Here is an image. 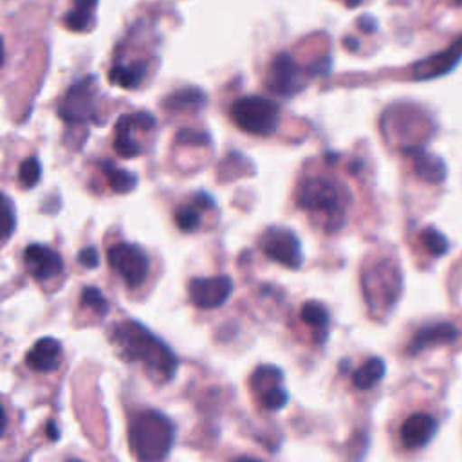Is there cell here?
Here are the masks:
<instances>
[{
  "mask_svg": "<svg viewBox=\"0 0 462 462\" xmlns=\"http://www.w3.org/2000/svg\"><path fill=\"white\" fill-rule=\"evenodd\" d=\"M65 462H83V460H78V458H69V460H65Z\"/></svg>",
  "mask_w": 462,
  "mask_h": 462,
  "instance_id": "38",
  "label": "cell"
},
{
  "mask_svg": "<svg viewBox=\"0 0 462 462\" xmlns=\"http://www.w3.org/2000/svg\"><path fill=\"white\" fill-rule=\"evenodd\" d=\"M345 47H348L350 51H356V49H357V40H356V38H352V36L345 38Z\"/></svg>",
  "mask_w": 462,
  "mask_h": 462,
  "instance_id": "34",
  "label": "cell"
},
{
  "mask_svg": "<svg viewBox=\"0 0 462 462\" xmlns=\"http://www.w3.org/2000/svg\"><path fill=\"white\" fill-rule=\"evenodd\" d=\"M300 316H301V321L307 323L309 327H312V328H321V330L327 332L330 316H328V310H327V307H325L323 303L314 301V300L305 301L303 307H301Z\"/></svg>",
  "mask_w": 462,
  "mask_h": 462,
  "instance_id": "25",
  "label": "cell"
},
{
  "mask_svg": "<svg viewBox=\"0 0 462 462\" xmlns=\"http://www.w3.org/2000/svg\"><path fill=\"white\" fill-rule=\"evenodd\" d=\"M47 426H49V428H47V435H49L51 439H56L60 433L54 430V422H52V420H49V424H47Z\"/></svg>",
  "mask_w": 462,
  "mask_h": 462,
  "instance_id": "35",
  "label": "cell"
},
{
  "mask_svg": "<svg viewBox=\"0 0 462 462\" xmlns=\"http://www.w3.org/2000/svg\"><path fill=\"white\" fill-rule=\"evenodd\" d=\"M78 262H79L83 267H88V269L97 267L99 256H97L96 247H85V249H81L79 254H78Z\"/></svg>",
  "mask_w": 462,
  "mask_h": 462,
  "instance_id": "31",
  "label": "cell"
},
{
  "mask_svg": "<svg viewBox=\"0 0 462 462\" xmlns=\"http://www.w3.org/2000/svg\"><path fill=\"white\" fill-rule=\"evenodd\" d=\"M384 375V361L381 357H370L366 359L352 375V381L356 388L368 390L375 386Z\"/></svg>",
  "mask_w": 462,
  "mask_h": 462,
  "instance_id": "21",
  "label": "cell"
},
{
  "mask_svg": "<svg viewBox=\"0 0 462 462\" xmlns=\"http://www.w3.org/2000/svg\"><path fill=\"white\" fill-rule=\"evenodd\" d=\"M23 263L36 282H49L63 273V260L60 253L42 244H31L25 247Z\"/></svg>",
  "mask_w": 462,
  "mask_h": 462,
  "instance_id": "13",
  "label": "cell"
},
{
  "mask_svg": "<svg viewBox=\"0 0 462 462\" xmlns=\"http://www.w3.org/2000/svg\"><path fill=\"white\" fill-rule=\"evenodd\" d=\"M419 242L422 244V247L431 254V256H442L444 253H448L449 244L446 240V236L437 231L435 227H426L419 233Z\"/></svg>",
  "mask_w": 462,
  "mask_h": 462,
  "instance_id": "26",
  "label": "cell"
},
{
  "mask_svg": "<svg viewBox=\"0 0 462 462\" xmlns=\"http://www.w3.org/2000/svg\"><path fill=\"white\" fill-rule=\"evenodd\" d=\"M328 67H330V61H328V58H323L321 61H316V63H312V65L309 67V72H310V74H325V72L328 70Z\"/></svg>",
  "mask_w": 462,
  "mask_h": 462,
  "instance_id": "32",
  "label": "cell"
},
{
  "mask_svg": "<svg viewBox=\"0 0 462 462\" xmlns=\"http://www.w3.org/2000/svg\"><path fill=\"white\" fill-rule=\"evenodd\" d=\"M146 63L143 60H134L128 63H114V67L108 72V79L110 83L121 87V88H135L143 83L144 76H146Z\"/></svg>",
  "mask_w": 462,
  "mask_h": 462,
  "instance_id": "19",
  "label": "cell"
},
{
  "mask_svg": "<svg viewBox=\"0 0 462 462\" xmlns=\"http://www.w3.org/2000/svg\"><path fill=\"white\" fill-rule=\"evenodd\" d=\"M177 143H186V144L200 146V144H208L209 137H208V134L199 132V130H182L177 135Z\"/></svg>",
  "mask_w": 462,
  "mask_h": 462,
  "instance_id": "30",
  "label": "cell"
},
{
  "mask_svg": "<svg viewBox=\"0 0 462 462\" xmlns=\"http://www.w3.org/2000/svg\"><path fill=\"white\" fill-rule=\"evenodd\" d=\"M42 175V166L36 157H27L25 161L20 162L18 166V182L22 188H34L40 180Z\"/></svg>",
  "mask_w": 462,
  "mask_h": 462,
  "instance_id": "27",
  "label": "cell"
},
{
  "mask_svg": "<svg viewBox=\"0 0 462 462\" xmlns=\"http://www.w3.org/2000/svg\"><path fill=\"white\" fill-rule=\"evenodd\" d=\"M231 462H262V460L253 458V457H236V458H233Z\"/></svg>",
  "mask_w": 462,
  "mask_h": 462,
  "instance_id": "36",
  "label": "cell"
},
{
  "mask_svg": "<svg viewBox=\"0 0 462 462\" xmlns=\"http://www.w3.org/2000/svg\"><path fill=\"white\" fill-rule=\"evenodd\" d=\"M206 96L202 90L193 88V87H186L180 88L173 94H170L166 97V106L170 110H177V112H184V110H199L200 106H204Z\"/></svg>",
  "mask_w": 462,
  "mask_h": 462,
  "instance_id": "22",
  "label": "cell"
},
{
  "mask_svg": "<svg viewBox=\"0 0 462 462\" xmlns=\"http://www.w3.org/2000/svg\"><path fill=\"white\" fill-rule=\"evenodd\" d=\"M25 363L34 372H54L61 363V343L51 336L40 337L27 350Z\"/></svg>",
  "mask_w": 462,
  "mask_h": 462,
  "instance_id": "16",
  "label": "cell"
},
{
  "mask_svg": "<svg viewBox=\"0 0 462 462\" xmlns=\"http://www.w3.org/2000/svg\"><path fill=\"white\" fill-rule=\"evenodd\" d=\"M263 254L285 267L298 269L303 262V251L296 235L287 227H267L260 236Z\"/></svg>",
  "mask_w": 462,
  "mask_h": 462,
  "instance_id": "7",
  "label": "cell"
},
{
  "mask_svg": "<svg viewBox=\"0 0 462 462\" xmlns=\"http://www.w3.org/2000/svg\"><path fill=\"white\" fill-rule=\"evenodd\" d=\"M81 305L88 307L90 310H94L99 316H105L108 310V301L105 300L103 292L96 287H85L81 291Z\"/></svg>",
  "mask_w": 462,
  "mask_h": 462,
  "instance_id": "28",
  "label": "cell"
},
{
  "mask_svg": "<svg viewBox=\"0 0 462 462\" xmlns=\"http://www.w3.org/2000/svg\"><path fill=\"white\" fill-rule=\"evenodd\" d=\"M200 209H204V208L195 199H193V204H180L173 213L177 227L184 233H191V231L199 229L200 222H202Z\"/></svg>",
  "mask_w": 462,
  "mask_h": 462,
  "instance_id": "24",
  "label": "cell"
},
{
  "mask_svg": "<svg viewBox=\"0 0 462 462\" xmlns=\"http://www.w3.org/2000/svg\"><path fill=\"white\" fill-rule=\"evenodd\" d=\"M97 0H72V7L65 13L63 23L70 31H87L94 20Z\"/></svg>",
  "mask_w": 462,
  "mask_h": 462,
  "instance_id": "20",
  "label": "cell"
},
{
  "mask_svg": "<svg viewBox=\"0 0 462 462\" xmlns=\"http://www.w3.org/2000/svg\"><path fill=\"white\" fill-rule=\"evenodd\" d=\"M233 291V280L226 274L193 278L188 283V294L195 307L199 309H215L227 301Z\"/></svg>",
  "mask_w": 462,
  "mask_h": 462,
  "instance_id": "12",
  "label": "cell"
},
{
  "mask_svg": "<svg viewBox=\"0 0 462 462\" xmlns=\"http://www.w3.org/2000/svg\"><path fill=\"white\" fill-rule=\"evenodd\" d=\"M233 123L253 135H271L280 123V106L263 96H244L231 105Z\"/></svg>",
  "mask_w": 462,
  "mask_h": 462,
  "instance_id": "5",
  "label": "cell"
},
{
  "mask_svg": "<svg viewBox=\"0 0 462 462\" xmlns=\"http://www.w3.org/2000/svg\"><path fill=\"white\" fill-rule=\"evenodd\" d=\"M408 153L411 155L413 171L417 177H420L426 182H433V184L444 180L446 166L439 157H435L420 148H411V150H408Z\"/></svg>",
  "mask_w": 462,
  "mask_h": 462,
  "instance_id": "18",
  "label": "cell"
},
{
  "mask_svg": "<svg viewBox=\"0 0 462 462\" xmlns=\"http://www.w3.org/2000/svg\"><path fill=\"white\" fill-rule=\"evenodd\" d=\"M155 119L148 112L137 114H125L116 123V137H114V150L119 157H137L143 152L141 143L137 141L135 134L143 130H153Z\"/></svg>",
  "mask_w": 462,
  "mask_h": 462,
  "instance_id": "11",
  "label": "cell"
},
{
  "mask_svg": "<svg viewBox=\"0 0 462 462\" xmlns=\"http://www.w3.org/2000/svg\"><path fill=\"white\" fill-rule=\"evenodd\" d=\"M460 58H462V36L455 40L442 52H437L422 61H417L411 69V74L415 79H431L449 72L460 61Z\"/></svg>",
  "mask_w": 462,
  "mask_h": 462,
  "instance_id": "14",
  "label": "cell"
},
{
  "mask_svg": "<svg viewBox=\"0 0 462 462\" xmlns=\"http://www.w3.org/2000/svg\"><path fill=\"white\" fill-rule=\"evenodd\" d=\"M2 204H4V208H2V224H4L2 238H4V242H7L11 233L14 231V226H16L14 224V209H13V204H11L7 195L2 197Z\"/></svg>",
  "mask_w": 462,
  "mask_h": 462,
  "instance_id": "29",
  "label": "cell"
},
{
  "mask_svg": "<svg viewBox=\"0 0 462 462\" xmlns=\"http://www.w3.org/2000/svg\"><path fill=\"white\" fill-rule=\"evenodd\" d=\"M437 419L431 417L430 413H413L401 426V444L406 449H419L431 440V437L437 431Z\"/></svg>",
  "mask_w": 462,
  "mask_h": 462,
  "instance_id": "15",
  "label": "cell"
},
{
  "mask_svg": "<svg viewBox=\"0 0 462 462\" xmlns=\"http://www.w3.org/2000/svg\"><path fill=\"white\" fill-rule=\"evenodd\" d=\"M361 287H363L365 301L372 312L375 314L388 312L399 300V294L402 289L399 265L390 258L377 260L375 263H372L363 271Z\"/></svg>",
  "mask_w": 462,
  "mask_h": 462,
  "instance_id": "4",
  "label": "cell"
},
{
  "mask_svg": "<svg viewBox=\"0 0 462 462\" xmlns=\"http://www.w3.org/2000/svg\"><path fill=\"white\" fill-rule=\"evenodd\" d=\"M346 189L330 177H305L298 188L296 202L301 209L321 213L327 218V231H337L346 217Z\"/></svg>",
  "mask_w": 462,
  "mask_h": 462,
  "instance_id": "3",
  "label": "cell"
},
{
  "mask_svg": "<svg viewBox=\"0 0 462 462\" xmlns=\"http://www.w3.org/2000/svg\"><path fill=\"white\" fill-rule=\"evenodd\" d=\"M110 341L125 361L144 365L150 374L161 381L173 379L179 365L175 354L139 321L130 319L117 323L112 328Z\"/></svg>",
  "mask_w": 462,
  "mask_h": 462,
  "instance_id": "1",
  "label": "cell"
},
{
  "mask_svg": "<svg viewBox=\"0 0 462 462\" xmlns=\"http://www.w3.org/2000/svg\"><path fill=\"white\" fill-rule=\"evenodd\" d=\"M457 5H462V0H453Z\"/></svg>",
  "mask_w": 462,
  "mask_h": 462,
  "instance_id": "39",
  "label": "cell"
},
{
  "mask_svg": "<svg viewBox=\"0 0 462 462\" xmlns=\"http://www.w3.org/2000/svg\"><path fill=\"white\" fill-rule=\"evenodd\" d=\"M457 336H458V330L453 323L440 321V323L426 325L413 334V337L408 345V354H419L420 350L435 346V345L453 343L457 339Z\"/></svg>",
  "mask_w": 462,
  "mask_h": 462,
  "instance_id": "17",
  "label": "cell"
},
{
  "mask_svg": "<svg viewBox=\"0 0 462 462\" xmlns=\"http://www.w3.org/2000/svg\"><path fill=\"white\" fill-rule=\"evenodd\" d=\"M359 27L365 32H372V31H375V20L372 16H363V18H359Z\"/></svg>",
  "mask_w": 462,
  "mask_h": 462,
  "instance_id": "33",
  "label": "cell"
},
{
  "mask_svg": "<svg viewBox=\"0 0 462 462\" xmlns=\"http://www.w3.org/2000/svg\"><path fill=\"white\" fill-rule=\"evenodd\" d=\"M23 462H27V460H23Z\"/></svg>",
  "mask_w": 462,
  "mask_h": 462,
  "instance_id": "40",
  "label": "cell"
},
{
  "mask_svg": "<svg viewBox=\"0 0 462 462\" xmlns=\"http://www.w3.org/2000/svg\"><path fill=\"white\" fill-rule=\"evenodd\" d=\"M341 2H343V4H345V5H346V7H350V9H354V7H357V5H359V4H361V2H363V0H341Z\"/></svg>",
  "mask_w": 462,
  "mask_h": 462,
  "instance_id": "37",
  "label": "cell"
},
{
  "mask_svg": "<svg viewBox=\"0 0 462 462\" xmlns=\"http://www.w3.org/2000/svg\"><path fill=\"white\" fill-rule=\"evenodd\" d=\"M265 81L269 90L282 97H291L298 94L305 85L301 67L287 52H278L273 58Z\"/></svg>",
  "mask_w": 462,
  "mask_h": 462,
  "instance_id": "10",
  "label": "cell"
},
{
  "mask_svg": "<svg viewBox=\"0 0 462 462\" xmlns=\"http://www.w3.org/2000/svg\"><path fill=\"white\" fill-rule=\"evenodd\" d=\"M175 426L161 411L146 410L130 419L128 446L139 462H162L173 448Z\"/></svg>",
  "mask_w": 462,
  "mask_h": 462,
  "instance_id": "2",
  "label": "cell"
},
{
  "mask_svg": "<svg viewBox=\"0 0 462 462\" xmlns=\"http://www.w3.org/2000/svg\"><path fill=\"white\" fill-rule=\"evenodd\" d=\"M101 171L105 173V179H106L110 189L116 193H128L137 184V177L132 171L117 168L110 161L101 162Z\"/></svg>",
  "mask_w": 462,
  "mask_h": 462,
  "instance_id": "23",
  "label": "cell"
},
{
  "mask_svg": "<svg viewBox=\"0 0 462 462\" xmlns=\"http://www.w3.org/2000/svg\"><path fill=\"white\" fill-rule=\"evenodd\" d=\"M58 116L72 125L87 123L96 116V103H94V78H83L81 81L74 83L67 94L63 96Z\"/></svg>",
  "mask_w": 462,
  "mask_h": 462,
  "instance_id": "9",
  "label": "cell"
},
{
  "mask_svg": "<svg viewBox=\"0 0 462 462\" xmlns=\"http://www.w3.org/2000/svg\"><path fill=\"white\" fill-rule=\"evenodd\" d=\"M282 381H283V372L273 365L258 366L253 372L249 379L251 390L258 397V402L263 410L278 411L289 402V393L282 386Z\"/></svg>",
  "mask_w": 462,
  "mask_h": 462,
  "instance_id": "8",
  "label": "cell"
},
{
  "mask_svg": "<svg viewBox=\"0 0 462 462\" xmlns=\"http://www.w3.org/2000/svg\"><path fill=\"white\" fill-rule=\"evenodd\" d=\"M106 258L110 267L123 278V282L130 289H137L139 285L144 283L148 276L150 260L139 245L117 242L108 249Z\"/></svg>",
  "mask_w": 462,
  "mask_h": 462,
  "instance_id": "6",
  "label": "cell"
}]
</instances>
